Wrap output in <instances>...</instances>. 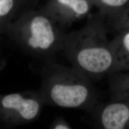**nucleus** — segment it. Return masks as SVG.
I'll return each mask as SVG.
<instances>
[{
    "label": "nucleus",
    "mask_w": 129,
    "mask_h": 129,
    "mask_svg": "<svg viewBox=\"0 0 129 129\" xmlns=\"http://www.w3.org/2000/svg\"><path fill=\"white\" fill-rule=\"evenodd\" d=\"M14 5L13 0H0V16L4 17L9 13Z\"/></svg>",
    "instance_id": "nucleus-10"
},
{
    "label": "nucleus",
    "mask_w": 129,
    "mask_h": 129,
    "mask_svg": "<svg viewBox=\"0 0 129 129\" xmlns=\"http://www.w3.org/2000/svg\"><path fill=\"white\" fill-rule=\"evenodd\" d=\"M67 59L93 81L112 72L115 59L103 26L91 23L65 38L63 48Z\"/></svg>",
    "instance_id": "nucleus-2"
},
{
    "label": "nucleus",
    "mask_w": 129,
    "mask_h": 129,
    "mask_svg": "<svg viewBox=\"0 0 129 129\" xmlns=\"http://www.w3.org/2000/svg\"><path fill=\"white\" fill-rule=\"evenodd\" d=\"M11 31L26 54L44 64L55 61V55L63 50L65 38L44 16H36L25 23L13 26Z\"/></svg>",
    "instance_id": "nucleus-3"
},
{
    "label": "nucleus",
    "mask_w": 129,
    "mask_h": 129,
    "mask_svg": "<svg viewBox=\"0 0 129 129\" xmlns=\"http://www.w3.org/2000/svg\"><path fill=\"white\" fill-rule=\"evenodd\" d=\"M50 128L54 129H69L72 128L63 118H58L55 120L50 126Z\"/></svg>",
    "instance_id": "nucleus-11"
},
{
    "label": "nucleus",
    "mask_w": 129,
    "mask_h": 129,
    "mask_svg": "<svg viewBox=\"0 0 129 129\" xmlns=\"http://www.w3.org/2000/svg\"><path fill=\"white\" fill-rule=\"evenodd\" d=\"M96 126L102 129H129V102H100L87 111Z\"/></svg>",
    "instance_id": "nucleus-5"
},
{
    "label": "nucleus",
    "mask_w": 129,
    "mask_h": 129,
    "mask_svg": "<svg viewBox=\"0 0 129 129\" xmlns=\"http://www.w3.org/2000/svg\"><path fill=\"white\" fill-rule=\"evenodd\" d=\"M58 2L62 4L67 6L72 9L74 5L78 0H57Z\"/></svg>",
    "instance_id": "nucleus-13"
},
{
    "label": "nucleus",
    "mask_w": 129,
    "mask_h": 129,
    "mask_svg": "<svg viewBox=\"0 0 129 129\" xmlns=\"http://www.w3.org/2000/svg\"><path fill=\"white\" fill-rule=\"evenodd\" d=\"M108 75L111 100L129 102V73L117 71Z\"/></svg>",
    "instance_id": "nucleus-7"
},
{
    "label": "nucleus",
    "mask_w": 129,
    "mask_h": 129,
    "mask_svg": "<svg viewBox=\"0 0 129 129\" xmlns=\"http://www.w3.org/2000/svg\"><path fill=\"white\" fill-rule=\"evenodd\" d=\"M39 90L45 105L88 111L99 102L93 81L74 67L44 64Z\"/></svg>",
    "instance_id": "nucleus-1"
},
{
    "label": "nucleus",
    "mask_w": 129,
    "mask_h": 129,
    "mask_svg": "<svg viewBox=\"0 0 129 129\" xmlns=\"http://www.w3.org/2000/svg\"><path fill=\"white\" fill-rule=\"evenodd\" d=\"M89 9L88 2L86 0H78L72 10L79 15L86 14Z\"/></svg>",
    "instance_id": "nucleus-9"
},
{
    "label": "nucleus",
    "mask_w": 129,
    "mask_h": 129,
    "mask_svg": "<svg viewBox=\"0 0 129 129\" xmlns=\"http://www.w3.org/2000/svg\"><path fill=\"white\" fill-rule=\"evenodd\" d=\"M114 27L119 33L129 31V14H124L117 17Z\"/></svg>",
    "instance_id": "nucleus-8"
},
{
    "label": "nucleus",
    "mask_w": 129,
    "mask_h": 129,
    "mask_svg": "<svg viewBox=\"0 0 129 129\" xmlns=\"http://www.w3.org/2000/svg\"><path fill=\"white\" fill-rule=\"evenodd\" d=\"M45 103L39 91L26 90L0 97V121L5 128H14L37 120Z\"/></svg>",
    "instance_id": "nucleus-4"
},
{
    "label": "nucleus",
    "mask_w": 129,
    "mask_h": 129,
    "mask_svg": "<svg viewBox=\"0 0 129 129\" xmlns=\"http://www.w3.org/2000/svg\"><path fill=\"white\" fill-rule=\"evenodd\" d=\"M115 63L112 72L129 69V31L119 33L111 42Z\"/></svg>",
    "instance_id": "nucleus-6"
},
{
    "label": "nucleus",
    "mask_w": 129,
    "mask_h": 129,
    "mask_svg": "<svg viewBox=\"0 0 129 129\" xmlns=\"http://www.w3.org/2000/svg\"><path fill=\"white\" fill-rule=\"evenodd\" d=\"M102 3L112 8H120L126 5L129 0H101Z\"/></svg>",
    "instance_id": "nucleus-12"
}]
</instances>
